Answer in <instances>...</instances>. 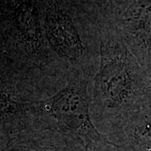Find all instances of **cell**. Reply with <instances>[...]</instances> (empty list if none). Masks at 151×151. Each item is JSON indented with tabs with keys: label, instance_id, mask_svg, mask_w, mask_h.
Here are the masks:
<instances>
[{
	"label": "cell",
	"instance_id": "3957f363",
	"mask_svg": "<svg viewBox=\"0 0 151 151\" xmlns=\"http://www.w3.org/2000/svg\"><path fill=\"white\" fill-rule=\"evenodd\" d=\"M105 134L127 151H151V103L128 114L106 130Z\"/></svg>",
	"mask_w": 151,
	"mask_h": 151
},
{
	"label": "cell",
	"instance_id": "277c9868",
	"mask_svg": "<svg viewBox=\"0 0 151 151\" xmlns=\"http://www.w3.org/2000/svg\"><path fill=\"white\" fill-rule=\"evenodd\" d=\"M83 146L57 132L29 129L0 135L1 151H76Z\"/></svg>",
	"mask_w": 151,
	"mask_h": 151
},
{
	"label": "cell",
	"instance_id": "8992f818",
	"mask_svg": "<svg viewBox=\"0 0 151 151\" xmlns=\"http://www.w3.org/2000/svg\"><path fill=\"white\" fill-rule=\"evenodd\" d=\"M148 82H147V99L151 103V69L147 73Z\"/></svg>",
	"mask_w": 151,
	"mask_h": 151
},
{
	"label": "cell",
	"instance_id": "6da1fadb",
	"mask_svg": "<svg viewBox=\"0 0 151 151\" xmlns=\"http://www.w3.org/2000/svg\"><path fill=\"white\" fill-rule=\"evenodd\" d=\"M99 33L100 60L92 81L91 112L98 129L106 131L147 102L148 77L117 30Z\"/></svg>",
	"mask_w": 151,
	"mask_h": 151
},
{
	"label": "cell",
	"instance_id": "7a4b0ae2",
	"mask_svg": "<svg viewBox=\"0 0 151 151\" xmlns=\"http://www.w3.org/2000/svg\"><path fill=\"white\" fill-rule=\"evenodd\" d=\"M91 82L85 76H70L59 91L37 101L33 108L32 129L52 130L86 148L110 142L92 119Z\"/></svg>",
	"mask_w": 151,
	"mask_h": 151
},
{
	"label": "cell",
	"instance_id": "5b68a950",
	"mask_svg": "<svg viewBox=\"0 0 151 151\" xmlns=\"http://www.w3.org/2000/svg\"><path fill=\"white\" fill-rule=\"evenodd\" d=\"M76 151H127L120 146L110 141L108 143H104L99 145L86 148L84 146H80Z\"/></svg>",
	"mask_w": 151,
	"mask_h": 151
}]
</instances>
